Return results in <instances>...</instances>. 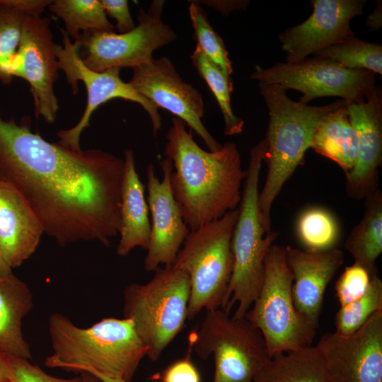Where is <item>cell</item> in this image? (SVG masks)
Returning <instances> with one entry per match:
<instances>
[{
	"mask_svg": "<svg viewBox=\"0 0 382 382\" xmlns=\"http://www.w3.org/2000/svg\"><path fill=\"white\" fill-rule=\"evenodd\" d=\"M125 161L98 149L74 151L50 143L0 116V180L28 203L44 233L59 245L119 235Z\"/></svg>",
	"mask_w": 382,
	"mask_h": 382,
	"instance_id": "cell-1",
	"label": "cell"
},
{
	"mask_svg": "<svg viewBox=\"0 0 382 382\" xmlns=\"http://www.w3.org/2000/svg\"><path fill=\"white\" fill-rule=\"evenodd\" d=\"M165 146L173 164L170 186L183 220L190 231L238 209L241 185L246 177L236 144L228 141L216 151L202 149L173 117Z\"/></svg>",
	"mask_w": 382,
	"mask_h": 382,
	"instance_id": "cell-2",
	"label": "cell"
},
{
	"mask_svg": "<svg viewBox=\"0 0 382 382\" xmlns=\"http://www.w3.org/2000/svg\"><path fill=\"white\" fill-rule=\"evenodd\" d=\"M52 353L45 364L132 382L148 349L126 318H104L88 328L59 313L48 320Z\"/></svg>",
	"mask_w": 382,
	"mask_h": 382,
	"instance_id": "cell-3",
	"label": "cell"
},
{
	"mask_svg": "<svg viewBox=\"0 0 382 382\" xmlns=\"http://www.w3.org/2000/svg\"><path fill=\"white\" fill-rule=\"evenodd\" d=\"M258 86L269 112L263 159L267 165V173L258 195L262 226L265 233H269L272 231L273 202L311 148L318 124L328 114L347 103L341 99L311 106L294 101L286 95V90L279 86Z\"/></svg>",
	"mask_w": 382,
	"mask_h": 382,
	"instance_id": "cell-4",
	"label": "cell"
},
{
	"mask_svg": "<svg viewBox=\"0 0 382 382\" xmlns=\"http://www.w3.org/2000/svg\"><path fill=\"white\" fill-rule=\"evenodd\" d=\"M266 149L261 139L250 151V158L238 214L231 238L233 268L222 309L229 313L237 303L233 318H243L251 308L261 289L267 250L278 233H265L258 206L259 180Z\"/></svg>",
	"mask_w": 382,
	"mask_h": 382,
	"instance_id": "cell-5",
	"label": "cell"
},
{
	"mask_svg": "<svg viewBox=\"0 0 382 382\" xmlns=\"http://www.w3.org/2000/svg\"><path fill=\"white\" fill-rule=\"evenodd\" d=\"M146 284L132 283L123 292V318L130 319L156 361L181 332L187 319L190 284L173 265L159 267Z\"/></svg>",
	"mask_w": 382,
	"mask_h": 382,
	"instance_id": "cell-6",
	"label": "cell"
},
{
	"mask_svg": "<svg viewBox=\"0 0 382 382\" xmlns=\"http://www.w3.org/2000/svg\"><path fill=\"white\" fill-rule=\"evenodd\" d=\"M238 209L190 232L173 265L190 279L187 319L223 308L233 268L231 238Z\"/></svg>",
	"mask_w": 382,
	"mask_h": 382,
	"instance_id": "cell-7",
	"label": "cell"
},
{
	"mask_svg": "<svg viewBox=\"0 0 382 382\" xmlns=\"http://www.w3.org/2000/svg\"><path fill=\"white\" fill-rule=\"evenodd\" d=\"M260 292L245 315L262 333L270 357L312 346L318 326L296 308L285 246L270 247Z\"/></svg>",
	"mask_w": 382,
	"mask_h": 382,
	"instance_id": "cell-8",
	"label": "cell"
},
{
	"mask_svg": "<svg viewBox=\"0 0 382 382\" xmlns=\"http://www.w3.org/2000/svg\"><path fill=\"white\" fill-rule=\"evenodd\" d=\"M190 345L201 359L213 356L212 382H251L271 358L260 331L245 317L233 318L221 308L206 311Z\"/></svg>",
	"mask_w": 382,
	"mask_h": 382,
	"instance_id": "cell-9",
	"label": "cell"
},
{
	"mask_svg": "<svg viewBox=\"0 0 382 382\" xmlns=\"http://www.w3.org/2000/svg\"><path fill=\"white\" fill-rule=\"evenodd\" d=\"M258 83L277 85L300 91L299 102L307 104L325 96L340 97L346 103H360L376 87V74L368 70L345 68L325 57H306L296 62L258 66L250 75Z\"/></svg>",
	"mask_w": 382,
	"mask_h": 382,
	"instance_id": "cell-10",
	"label": "cell"
},
{
	"mask_svg": "<svg viewBox=\"0 0 382 382\" xmlns=\"http://www.w3.org/2000/svg\"><path fill=\"white\" fill-rule=\"evenodd\" d=\"M63 45H54L59 70H62L71 86L72 93L79 92V81H81L87 91V103L84 112L73 127L57 132L59 144L74 151H81L80 137L89 127L91 115L101 105L115 98L137 103L148 113L154 134L161 129V118L158 107L139 93L130 84L120 76L119 68H110L103 71H95L88 68L80 55L78 41H71L68 33L61 29Z\"/></svg>",
	"mask_w": 382,
	"mask_h": 382,
	"instance_id": "cell-11",
	"label": "cell"
},
{
	"mask_svg": "<svg viewBox=\"0 0 382 382\" xmlns=\"http://www.w3.org/2000/svg\"><path fill=\"white\" fill-rule=\"evenodd\" d=\"M163 0H154L145 11L140 8L137 17L138 24L129 32L91 30L81 33L76 41L85 48L82 60L95 71L110 68L132 69L149 63L158 48L177 38L175 32L162 20Z\"/></svg>",
	"mask_w": 382,
	"mask_h": 382,
	"instance_id": "cell-12",
	"label": "cell"
},
{
	"mask_svg": "<svg viewBox=\"0 0 382 382\" xmlns=\"http://www.w3.org/2000/svg\"><path fill=\"white\" fill-rule=\"evenodd\" d=\"M314 347L329 382H382V311L352 334L326 332Z\"/></svg>",
	"mask_w": 382,
	"mask_h": 382,
	"instance_id": "cell-13",
	"label": "cell"
},
{
	"mask_svg": "<svg viewBox=\"0 0 382 382\" xmlns=\"http://www.w3.org/2000/svg\"><path fill=\"white\" fill-rule=\"evenodd\" d=\"M129 83L156 106L167 110L187 124L202 139L209 151L221 148L222 144L202 123L204 107L202 95L183 80L168 58H153L149 63L134 68Z\"/></svg>",
	"mask_w": 382,
	"mask_h": 382,
	"instance_id": "cell-14",
	"label": "cell"
},
{
	"mask_svg": "<svg viewBox=\"0 0 382 382\" xmlns=\"http://www.w3.org/2000/svg\"><path fill=\"white\" fill-rule=\"evenodd\" d=\"M50 23L48 18L25 16L15 76L29 83L36 117L54 123L59 110L54 90L59 68Z\"/></svg>",
	"mask_w": 382,
	"mask_h": 382,
	"instance_id": "cell-15",
	"label": "cell"
},
{
	"mask_svg": "<svg viewBox=\"0 0 382 382\" xmlns=\"http://www.w3.org/2000/svg\"><path fill=\"white\" fill-rule=\"evenodd\" d=\"M162 180L156 175L153 163L146 167L148 206L151 215V233L144 261L146 272L173 265L190 230L183 220L170 186L171 161L161 163Z\"/></svg>",
	"mask_w": 382,
	"mask_h": 382,
	"instance_id": "cell-16",
	"label": "cell"
},
{
	"mask_svg": "<svg viewBox=\"0 0 382 382\" xmlns=\"http://www.w3.org/2000/svg\"><path fill=\"white\" fill-rule=\"evenodd\" d=\"M365 0H312L313 13L279 35L286 62H296L354 36L351 21L360 16Z\"/></svg>",
	"mask_w": 382,
	"mask_h": 382,
	"instance_id": "cell-17",
	"label": "cell"
},
{
	"mask_svg": "<svg viewBox=\"0 0 382 382\" xmlns=\"http://www.w3.org/2000/svg\"><path fill=\"white\" fill-rule=\"evenodd\" d=\"M349 121L359 139L357 159L346 174V190L354 199L366 198L377 189L382 163V90H374L360 103H347Z\"/></svg>",
	"mask_w": 382,
	"mask_h": 382,
	"instance_id": "cell-18",
	"label": "cell"
},
{
	"mask_svg": "<svg viewBox=\"0 0 382 382\" xmlns=\"http://www.w3.org/2000/svg\"><path fill=\"white\" fill-rule=\"evenodd\" d=\"M286 260L292 273L296 310L318 327L327 286L344 262L341 250H302L286 245Z\"/></svg>",
	"mask_w": 382,
	"mask_h": 382,
	"instance_id": "cell-19",
	"label": "cell"
},
{
	"mask_svg": "<svg viewBox=\"0 0 382 382\" xmlns=\"http://www.w3.org/2000/svg\"><path fill=\"white\" fill-rule=\"evenodd\" d=\"M44 229L21 193L0 180V255L11 269L21 266L36 250Z\"/></svg>",
	"mask_w": 382,
	"mask_h": 382,
	"instance_id": "cell-20",
	"label": "cell"
},
{
	"mask_svg": "<svg viewBox=\"0 0 382 382\" xmlns=\"http://www.w3.org/2000/svg\"><path fill=\"white\" fill-rule=\"evenodd\" d=\"M125 168L120 193V241L116 254L127 256L132 250L149 246L151 222L144 185L136 170L133 150L124 152Z\"/></svg>",
	"mask_w": 382,
	"mask_h": 382,
	"instance_id": "cell-21",
	"label": "cell"
},
{
	"mask_svg": "<svg viewBox=\"0 0 382 382\" xmlns=\"http://www.w3.org/2000/svg\"><path fill=\"white\" fill-rule=\"evenodd\" d=\"M33 307V294L24 282L13 273L0 277V351L28 360L32 358L22 322Z\"/></svg>",
	"mask_w": 382,
	"mask_h": 382,
	"instance_id": "cell-22",
	"label": "cell"
},
{
	"mask_svg": "<svg viewBox=\"0 0 382 382\" xmlns=\"http://www.w3.org/2000/svg\"><path fill=\"white\" fill-rule=\"evenodd\" d=\"M311 148L336 163L345 175L353 169L359 139L349 121L347 103L323 118L315 131Z\"/></svg>",
	"mask_w": 382,
	"mask_h": 382,
	"instance_id": "cell-23",
	"label": "cell"
},
{
	"mask_svg": "<svg viewBox=\"0 0 382 382\" xmlns=\"http://www.w3.org/2000/svg\"><path fill=\"white\" fill-rule=\"evenodd\" d=\"M251 382H329L323 360L314 346L270 358Z\"/></svg>",
	"mask_w": 382,
	"mask_h": 382,
	"instance_id": "cell-24",
	"label": "cell"
},
{
	"mask_svg": "<svg viewBox=\"0 0 382 382\" xmlns=\"http://www.w3.org/2000/svg\"><path fill=\"white\" fill-rule=\"evenodd\" d=\"M366 199L362 219L352 229L345 248L354 262L373 268L382 253V195L376 189Z\"/></svg>",
	"mask_w": 382,
	"mask_h": 382,
	"instance_id": "cell-25",
	"label": "cell"
},
{
	"mask_svg": "<svg viewBox=\"0 0 382 382\" xmlns=\"http://www.w3.org/2000/svg\"><path fill=\"white\" fill-rule=\"evenodd\" d=\"M48 8L62 19L64 30L75 40L80 31H114L115 26L108 21L100 1L54 0Z\"/></svg>",
	"mask_w": 382,
	"mask_h": 382,
	"instance_id": "cell-26",
	"label": "cell"
},
{
	"mask_svg": "<svg viewBox=\"0 0 382 382\" xmlns=\"http://www.w3.org/2000/svg\"><path fill=\"white\" fill-rule=\"evenodd\" d=\"M192 64L204 79L219 105L224 120V134L232 136L243 132L244 121L236 116L232 110L231 94L233 91L231 78L226 76L200 47H196L191 56Z\"/></svg>",
	"mask_w": 382,
	"mask_h": 382,
	"instance_id": "cell-27",
	"label": "cell"
},
{
	"mask_svg": "<svg viewBox=\"0 0 382 382\" xmlns=\"http://www.w3.org/2000/svg\"><path fill=\"white\" fill-rule=\"evenodd\" d=\"M296 234L305 250L326 251L334 249L340 236V228L330 212L323 207H312L299 215Z\"/></svg>",
	"mask_w": 382,
	"mask_h": 382,
	"instance_id": "cell-28",
	"label": "cell"
},
{
	"mask_svg": "<svg viewBox=\"0 0 382 382\" xmlns=\"http://www.w3.org/2000/svg\"><path fill=\"white\" fill-rule=\"evenodd\" d=\"M314 57L328 58L349 69L368 70L382 75V45L355 35L320 50Z\"/></svg>",
	"mask_w": 382,
	"mask_h": 382,
	"instance_id": "cell-29",
	"label": "cell"
},
{
	"mask_svg": "<svg viewBox=\"0 0 382 382\" xmlns=\"http://www.w3.org/2000/svg\"><path fill=\"white\" fill-rule=\"evenodd\" d=\"M25 16L0 4V81L4 84L12 81L18 66V50Z\"/></svg>",
	"mask_w": 382,
	"mask_h": 382,
	"instance_id": "cell-30",
	"label": "cell"
},
{
	"mask_svg": "<svg viewBox=\"0 0 382 382\" xmlns=\"http://www.w3.org/2000/svg\"><path fill=\"white\" fill-rule=\"evenodd\" d=\"M379 311H382V281L377 274L363 296L340 307L335 316V332L344 335L352 334Z\"/></svg>",
	"mask_w": 382,
	"mask_h": 382,
	"instance_id": "cell-31",
	"label": "cell"
},
{
	"mask_svg": "<svg viewBox=\"0 0 382 382\" xmlns=\"http://www.w3.org/2000/svg\"><path fill=\"white\" fill-rule=\"evenodd\" d=\"M189 13L197 45L226 76L231 78L233 68L228 53L223 40L209 23L206 12L199 4L192 1Z\"/></svg>",
	"mask_w": 382,
	"mask_h": 382,
	"instance_id": "cell-32",
	"label": "cell"
},
{
	"mask_svg": "<svg viewBox=\"0 0 382 382\" xmlns=\"http://www.w3.org/2000/svg\"><path fill=\"white\" fill-rule=\"evenodd\" d=\"M377 274L376 267H368L357 262L346 267L335 286L340 306L347 305L363 296Z\"/></svg>",
	"mask_w": 382,
	"mask_h": 382,
	"instance_id": "cell-33",
	"label": "cell"
},
{
	"mask_svg": "<svg viewBox=\"0 0 382 382\" xmlns=\"http://www.w3.org/2000/svg\"><path fill=\"white\" fill-rule=\"evenodd\" d=\"M12 382H81V378H61L47 374L29 360L10 356Z\"/></svg>",
	"mask_w": 382,
	"mask_h": 382,
	"instance_id": "cell-34",
	"label": "cell"
},
{
	"mask_svg": "<svg viewBox=\"0 0 382 382\" xmlns=\"http://www.w3.org/2000/svg\"><path fill=\"white\" fill-rule=\"evenodd\" d=\"M161 382H201V376L190 355L174 361L161 373Z\"/></svg>",
	"mask_w": 382,
	"mask_h": 382,
	"instance_id": "cell-35",
	"label": "cell"
},
{
	"mask_svg": "<svg viewBox=\"0 0 382 382\" xmlns=\"http://www.w3.org/2000/svg\"><path fill=\"white\" fill-rule=\"evenodd\" d=\"M106 15L116 21L115 28L120 33H125L135 28L127 0H101Z\"/></svg>",
	"mask_w": 382,
	"mask_h": 382,
	"instance_id": "cell-36",
	"label": "cell"
},
{
	"mask_svg": "<svg viewBox=\"0 0 382 382\" xmlns=\"http://www.w3.org/2000/svg\"><path fill=\"white\" fill-rule=\"evenodd\" d=\"M52 0H0V4L13 8L26 16L41 17Z\"/></svg>",
	"mask_w": 382,
	"mask_h": 382,
	"instance_id": "cell-37",
	"label": "cell"
},
{
	"mask_svg": "<svg viewBox=\"0 0 382 382\" xmlns=\"http://www.w3.org/2000/svg\"><path fill=\"white\" fill-rule=\"evenodd\" d=\"M202 2L207 6H209L222 15H228L229 13L241 9H245L249 5V1H221V0H207V1H197Z\"/></svg>",
	"mask_w": 382,
	"mask_h": 382,
	"instance_id": "cell-38",
	"label": "cell"
},
{
	"mask_svg": "<svg viewBox=\"0 0 382 382\" xmlns=\"http://www.w3.org/2000/svg\"><path fill=\"white\" fill-rule=\"evenodd\" d=\"M0 382H12L10 355L1 351H0Z\"/></svg>",
	"mask_w": 382,
	"mask_h": 382,
	"instance_id": "cell-39",
	"label": "cell"
},
{
	"mask_svg": "<svg viewBox=\"0 0 382 382\" xmlns=\"http://www.w3.org/2000/svg\"><path fill=\"white\" fill-rule=\"evenodd\" d=\"M366 25L372 30H377L382 25L381 1L377 3L375 9L366 18Z\"/></svg>",
	"mask_w": 382,
	"mask_h": 382,
	"instance_id": "cell-40",
	"label": "cell"
},
{
	"mask_svg": "<svg viewBox=\"0 0 382 382\" xmlns=\"http://www.w3.org/2000/svg\"><path fill=\"white\" fill-rule=\"evenodd\" d=\"M81 382H103L96 376L88 372L80 373Z\"/></svg>",
	"mask_w": 382,
	"mask_h": 382,
	"instance_id": "cell-41",
	"label": "cell"
},
{
	"mask_svg": "<svg viewBox=\"0 0 382 382\" xmlns=\"http://www.w3.org/2000/svg\"><path fill=\"white\" fill-rule=\"evenodd\" d=\"M12 272V269L10 268L3 260L0 255V277L8 275Z\"/></svg>",
	"mask_w": 382,
	"mask_h": 382,
	"instance_id": "cell-42",
	"label": "cell"
},
{
	"mask_svg": "<svg viewBox=\"0 0 382 382\" xmlns=\"http://www.w3.org/2000/svg\"><path fill=\"white\" fill-rule=\"evenodd\" d=\"M94 376L98 377L103 382H125L124 381L120 380V379L110 378V377H107V376H104L101 375H94Z\"/></svg>",
	"mask_w": 382,
	"mask_h": 382,
	"instance_id": "cell-43",
	"label": "cell"
}]
</instances>
